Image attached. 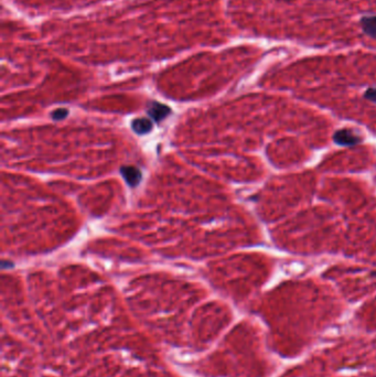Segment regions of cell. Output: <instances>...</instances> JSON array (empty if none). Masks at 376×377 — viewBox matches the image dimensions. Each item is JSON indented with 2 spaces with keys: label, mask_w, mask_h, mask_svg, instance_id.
Here are the masks:
<instances>
[{
  "label": "cell",
  "mask_w": 376,
  "mask_h": 377,
  "mask_svg": "<svg viewBox=\"0 0 376 377\" xmlns=\"http://www.w3.org/2000/svg\"><path fill=\"white\" fill-rule=\"evenodd\" d=\"M333 140L341 146H353L360 141L359 137L353 134L351 130L342 129L337 132L333 136Z\"/></svg>",
  "instance_id": "6da1fadb"
},
{
  "label": "cell",
  "mask_w": 376,
  "mask_h": 377,
  "mask_svg": "<svg viewBox=\"0 0 376 377\" xmlns=\"http://www.w3.org/2000/svg\"><path fill=\"white\" fill-rule=\"evenodd\" d=\"M120 171H121L122 177H124V179L131 187L135 188L140 183L141 172L139 171V169L128 166V167H122Z\"/></svg>",
  "instance_id": "7a4b0ae2"
},
{
  "label": "cell",
  "mask_w": 376,
  "mask_h": 377,
  "mask_svg": "<svg viewBox=\"0 0 376 377\" xmlns=\"http://www.w3.org/2000/svg\"><path fill=\"white\" fill-rule=\"evenodd\" d=\"M170 112L171 111L168 106L160 104V103H157V102L152 103V105H150L149 111H148L150 117L156 121H160L162 119H165L170 114Z\"/></svg>",
  "instance_id": "3957f363"
},
{
  "label": "cell",
  "mask_w": 376,
  "mask_h": 377,
  "mask_svg": "<svg viewBox=\"0 0 376 377\" xmlns=\"http://www.w3.org/2000/svg\"><path fill=\"white\" fill-rule=\"evenodd\" d=\"M360 23L365 34L376 39V16H364Z\"/></svg>",
  "instance_id": "277c9868"
},
{
  "label": "cell",
  "mask_w": 376,
  "mask_h": 377,
  "mask_svg": "<svg viewBox=\"0 0 376 377\" xmlns=\"http://www.w3.org/2000/svg\"><path fill=\"white\" fill-rule=\"evenodd\" d=\"M132 127L136 134L146 135L152 130L153 122L148 118H137L133 121Z\"/></svg>",
  "instance_id": "5b68a950"
},
{
  "label": "cell",
  "mask_w": 376,
  "mask_h": 377,
  "mask_svg": "<svg viewBox=\"0 0 376 377\" xmlns=\"http://www.w3.org/2000/svg\"><path fill=\"white\" fill-rule=\"evenodd\" d=\"M67 115H68L67 109H65V108H59V109H57V111H54L52 113V118L56 119V120H60V119L65 118Z\"/></svg>",
  "instance_id": "8992f818"
},
{
  "label": "cell",
  "mask_w": 376,
  "mask_h": 377,
  "mask_svg": "<svg viewBox=\"0 0 376 377\" xmlns=\"http://www.w3.org/2000/svg\"><path fill=\"white\" fill-rule=\"evenodd\" d=\"M364 97L368 100L376 103V88H368L364 94Z\"/></svg>",
  "instance_id": "52a82bcc"
}]
</instances>
